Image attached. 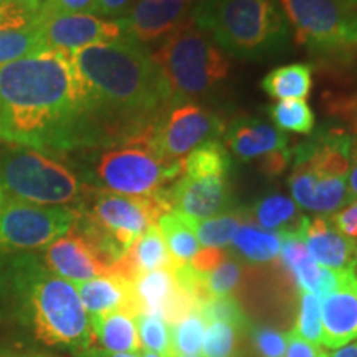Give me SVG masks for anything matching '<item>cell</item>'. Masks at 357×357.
Returning a JSON list of instances; mask_svg holds the SVG:
<instances>
[{"instance_id":"6","label":"cell","mask_w":357,"mask_h":357,"mask_svg":"<svg viewBox=\"0 0 357 357\" xmlns=\"http://www.w3.org/2000/svg\"><path fill=\"white\" fill-rule=\"evenodd\" d=\"M73 208L78 213L75 229L88 236L114 266L151 225L171 212L159 194L131 197L88 185Z\"/></svg>"},{"instance_id":"35","label":"cell","mask_w":357,"mask_h":357,"mask_svg":"<svg viewBox=\"0 0 357 357\" xmlns=\"http://www.w3.org/2000/svg\"><path fill=\"white\" fill-rule=\"evenodd\" d=\"M238 329L223 321H208L205 328L204 357H235L238 349Z\"/></svg>"},{"instance_id":"13","label":"cell","mask_w":357,"mask_h":357,"mask_svg":"<svg viewBox=\"0 0 357 357\" xmlns=\"http://www.w3.org/2000/svg\"><path fill=\"white\" fill-rule=\"evenodd\" d=\"M223 134V144L235 158L245 162L257 160L266 176H280L291 162L288 136L265 119L240 116L229 123Z\"/></svg>"},{"instance_id":"14","label":"cell","mask_w":357,"mask_h":357,"mask_svg":"<svg viewBox=\"0 0 357 357\" xmlns=\"http://www.w3.org/2000/svg\"><path fill=\"white\" fill-rule=\"evenodd\" d=\"M169 211L204 220L234 211V190L230 176H199L181 174L172 184L159 192Z\"/></svg>"},{"instance_id":"54","label":"cell","mask_w":357,"mask_h":357,"mask_svg":"<svg viewBox=\"0 0 357 357\" xmlns=\"http://www.w3.org/2000/svg\"><path fill=\"white\" fill-rule=\"evenodd\" d=\"M178 357H202V356H178Z\"/></svg>"},{"instance_id":"38","label":"cell","mask_w":357,"mask_h":357,"mask_svg":"<svg viewBox=\"0 0 357 357\" xmlns=\"http://www.w3.org/2000/svg\"><path fill=\"white\" fill-rule=\"evenodd\" d=\"M200 312L205 321H223L235 326L238 331L248 328V319L240 306V303L234 296H222V298H211L200 306Z\"/></svg>"},{"instance_id":"2","label":"cell","mask_w":357,"mask_h":357,"mask_svg":"<svg viewBox=\"0 0 357 357\" xmlns=\"http://www.w3.org/2000/svg\"><path fill=\"white\" fill-rule=\"evenodd\" d=\"M79 109L71 53L43 50L0 65V141L68 154Z\"/></svg>"},{"instance_id":"21","label":"cell","mask_w":357,"mask_h":357,"mask_svg":"<svg viewBox=\"0 0 357 357\" xmlns=\"http://www.w3.org/2000/svg\"><path fill=\"white\" fill-rule=\"evenodd\" d=\"M296 235L318 265L334 271H357V242L342 235L328 217H306Z\"/></svg>"},{"instance_id":"23","label":"cell","mask_w":357,"mask_h":357,"mask_svg":"<svg viewBox=\"0 0 357 357\" xmlns=\"http://www.w3.org/2000/svg\"><path fill=\"white\" fill-rule=\"evenodd\" d=\"M79 300L89 318L114 311H128L137 316L131 281L119 275H105L98 278L75 283Z\"/></svg>"},{"instance_id":"15","label":"cell","mask_w":357,"mask_h":357,"mask_svg":"<svg viewBox=\"0 0 357 357\" xmlns=\"http://www.w3.org/2000/svg\"><path fill=\"white\" fill-rule=\"evenodd\" d=\"M43 265L70 283L114 275V265L82 231L71 229L43 248Z\"/></svg>"},{"instance_id":"42","label":"cell","mask_w":357,"mask_h":357,"mask_svg":"<svg viewBox=\"0 0 357 357\" xmlns=\"http://www.w3.org/2000/svg\"><path fill=\"white\" fill-rule=\"evenodd\" d=\"M324 354L326 351L321 349L318 344H312V342L303 339L293 329L287 334V352H284V357H323Z\"/></svg>"},{"instance_id":"31","label":"cell","mask_w":357,"mask_h":357,"mask_svg":"<svg viewBox=\"0 0 357 357\" xmlns=\"http://www.w3.org/2000/svg\"><path fill=\"white\" fill-rule=\"evenodd\" d=\"M231 159L225 144L213 139L195 147L182 159V174L190 177L199 176H230Z\"/></svg>"},{"instance_id":"43","label":"cell","mask_w":357,"mask_h":357,"mask_svg":"<svg viewBox=\"0 0 357 357\" xmlns=\"http://www.w3.org/2000/svg\"><path fill=\"white\" fill-rule=\"evenodd\" d=\"M227 253L220 248H204L192 258L189 265L194 268V270L200 271V273H208L213 268L220 265V263L225 260Z\"/></svg>"},{"instance_id":"40","label":"cell","mask_w":357,"mask_h":357,"mask_svg":"<svg viewBox=\"0 0 357 357\" xmlns=\"http://www.w3.org/2000/svg\"><path fill=\"white\" fill-rule=\"evenodd\" d=\"M96 0H43L40 6V20L52 19L56 15H71V13H89L95 15Z\"/></svg>"},{"instance_id":"20","label":"cell","mask_w":357,"mask_h":357,"mask_svg":"<svg viewBox=\"0 0 357 357\" xmlns=\"http://www.w3.org/2000/svg\"><path fill=\"white\" fill-rule=\"evenodd\" d=\"M323 337L329 349L357 341V271H341L337 287L321 300Z\"/></svg>"},{"instance_id":"11","label":"cell","mask_w":357,"mask_h":357,"mask_svg":"<svg viewBox=\"0 0 357 357\" xmlns=\"http://www.w3.org/2000/svg\"><path fill=\"white\" fill-rule=\"evenodd\" d=\"M73 207H45L8 199L0 208V255L43 250L77 222Z\"/></svg>"},{"instance_id":"33","label":"cell","mask_w":357,"mask_h":357,"mask_svg":"<svg viewBox=\"0 0 357 357\" xmlns=\"http://www.w3.org/2000/svg\"><path fill=\"white\" fill-rule=\"evenodd\" d=\"M268 114L280 131H293L296 134H311L314 131L316 118L312 109L303 100H284L271 105Z\"/></svg>"},{"instance_id":"16","label":"cell","mask_w":357,"mask_h":357,"mask_svg":"<svg viewBox=\"0 0 357 357\" xmlns=\"http://www.w3.org/2000/svg\"><path fill=\"white\" fill-rule=\"evenodd\" d=\"M124 37L121 20H105L89 13L56 15L42 22L43 50L73 53Z\"/></svg>"},{"instance_id":"30","label":"cell","mask_w":357,"mask_h":357,"mask_svg":"<svg viewBox=\"0 0 357 357\" xmlns=\"http://www.w3.org/2000/svg\"><path fill=\"white\" fill-rule=\"evenodd\" d=\"M185 218L192 227V230H194L195 236H197L199 243H202L205 248L222 250L229 247L236 230L247 220V211L245 208H234L231 212L222 213V215L212 218H204V220H195V218L189 217Z\"/></svg>"},{"instance_id":"26","label":"cell","mask_w":357,"mask_h":357,"mask_svg":"<svg viewBox=\"0 0 357 357\" xmlns=\"http://www.w3.org/2000/svg\"><path fill=\"white\" fill-rule=\"evenodd\" d=\"M247 211L250 222L263 230L278 234H296L306 217L300 212L296 202L283 194H268L258 199Z\"/></svg>"},{"instance_id":"55","label":"cell","mask_w":357,"mask_h":357,"mask_svg":"<svg viewBox=\"0 0 357 357\" xmlns=\"http://www.w3.org/2000/svg\"><path fill=\"white\" fill-rule=\"evenodd\" d=\"M323 357H329V354H328V352H326V354H324Z\"/></svg>"},{"instance_id":"39","label":"cell","mask_w":357,"mask_h":357,"mask_svg":"<svg viewBox=\"0 0 357 357\" xmlns=\"http://www.w3.org/2000/svg\"><path fill=\"white\" fill-rule=\"evenodd\" d=\"M253 346L261 357H284L287 352V334L268 326H252Z\"/></svg>"},{"instance_id":"22","label":"cell","mask_w":357,"mask_h":357,"mask_svg":"<svg viewBox=\"0 0 357 357\" xmlns=\"http://www.w3.org/2000/svg\"><path fill=\"white\" fill-rule=\"evenodd\" d=\"M280 266L291 276L293 284L301 293H312L323 300L337 287L341 271L329 270L316 263L296 234H281Z\"/></svg>"},{"instance_id":"3","label":"cell","mask_w":357,"mask_h":357,"mask_svg":"<svg viewBox=\"0 0 357 357\" xmlns=\"http://www.w3.org/2000/svg\"><path fill=\"white\" fill-rule=\"evenodd\" d=\"M0 288L40 342L73 354L93 346L89 316L75 284L52 273L37 255L22 253L3 261Z\"/></svg>"},{"instance_id":"4","label":"cell","mask_w":357,"mask_h":357,"mask_svg":"<svg viewBox=\"0 0 357 357\" xmlns=\"http://www.w3.org/2000/svg\"><path fill=\"white\" fill-rule=\"evenodd\" d=\"M192 20L236 58L273 55L288 40L278 0H195Z\"/></svg>"},{"instance_id":"44","label":"cell","mask_w":357,"mask_h":357,"mask_svg":"<svg viewBox=\"0 0 357 357\" xmlns=\"http://www.w3.org/2000/svg\"><path fill=\"white\" fill-rule=\"evenodd\" d=\"M136 0H96L95 15L96 17H109V19H119L131 10Z\"/></svg>"},{"instance_id":"47","label":"cell","mask_w":357,"mask_h":357,"mask_svg":"<svg viewBox=\"0 0 357 357\" xmlns=\"http://www.w3.org/2000/svg\"><path fill=\"white\" fill-rule=\"evenodd\" d=\"M75 356L77 357H139V354H105V352L93 349V347H89V349L83 352H78V354Z\"/></svg>"},{"instance_id":"1","label":"cell","mask_w":357,"mask_h":357,"mask_svg":"<svg viewBox=\"0 0 357 357\" xmlns=\"http://www.w3.org/2000/svg\"><path fill=\"white\" fill-rule=\"evenodd\" d=\"M82 109L70 153L147 142L159 116L174 105L153 53L124 35L71 53Z\"/></svg>"},{"instance_id":"9","label":"cell","mask_w":357,"mask_h":357,"mask_svg":"<svg viewBox=\"0 0 357 357\" xmlns=\"http://www.w3.org/2000/svg\"><path fill=\"white\" fill-rule=\"evenodd\" d=\"M0 189L20 202L77 207L86 185L79 174L55 154L15 147L0 151Z\"/></svg>"},{"instance_id":"19","label":"cell","mask_w":357,"mask_h":357,"mask_svg":"<svg viewBox=\"0 0 357 357\" xmlns=\"http://www.w3.org/2000/svg\"><path fill=\"white\" fill-rule=\"evenodd\" d=\"M195 0H136L121 24L124 35L146 45L176 32L192 19Z\"/></svg>"},{"instance_id":"46","label":"cell","mask_w":357,"mask_h":357,"mask_svg":"<svg viewBox=\"0 0 357 357\" xmlns=\"http://www.w3.org/2000/svg\"><path fill=\"white\" fill-rule=\"evenodd\" d=\"M339 105L341 106L337 108V113L344 116L347 121L351 123L352 131L357 134V98H352V100L344 102H339Z\"/></svg>"},{"instance_id":"25","label":"cell","mask_w":357,"mask_h":357,"mask_svg":"<svg viewBox=\"0 0 357 357\" xmlns=\"http://www.w3.org/2000/svg\"><path fill=\"white\" fill-rule=\"evenodd\" d=\"M176 261L169 253L166 240L160 234L158 223L151 225L121 260L116 263L114 275L132 281L137 275L160 268H176Z\"/></svg>"},{"instance_id":"24","label":"cell","mask_w":357,"mask_h":357,"mask_svg":"<svg viewBox=\"0 0 357 357\" xmlns=\"http://www.w3.org/2000/svg\"><path fill=\"white\" fill-rule=\"evenodd\" d=\"M93 349L105 354H139L142 351L136 316L128 311H114L89 318Z\"/></svg>"},{"instance_id":"45","label":"cell","mask_w":357,"mask_h":357,"mask_svg":"<svg viewBox=\"0 0 357 357\" xmlns=\"http://www.w3.org/2000/svg\"><path fill=\"white\" fill-rule=\"evenodd\" d=\"M347 187L351 195L357 199V136L351 137L349 147V172H347Z\"/></svg>"},{"instance_id":"7","label":"cell","mask_w":357,"mask_h":357,"mask_svg":"<svg viewBox=\"0 0 357 357\" xmlns=\"http://www.w3.org/2000/svg\"><path fill=\"white\" fill-rule=\"evenodd\" d=\"M83 184L111 194L154 197L182 174L181 160H164L147 142L105 147L79 153Z\"/></svg>"},{"instance_id":"12","label":"cell","mask_w":357,"mask_h":357,"mask_svg":"<svg viewBox=\"0 0 357 357\" xmlns=\"http://www.w3.org/2000/svg\"><path fill=\"white\" fill-rule=\"evenodd\" d=\"M225 128L215 111L199 102H174L159 116L147 144L164 160H181L195 147L218 139Z\"/></svg>"},{"instance_id":"50","label":"cell","mask_w":357,"mask_h":357,"mask_svg":"<svg viewBox=\"0 0 357 357\" xmlns=\"http://www.w3.org/2000/svg\"><path fill=\"white\" fill-rule=\"evenodd\" d=\"M0 357H48L42 354H17V352H2L0 351Z\"/></svg>"},{"instance_id":"49","label":"cell","mask_w":357,"mask_h":357,"mask_svg":"<svg viewBox=\"0 0 357 357\" xmlns=\"http://www.w3.org/2000/svg\"><path fill=\"white\" fill-rule=\"evenodd\" d=\"M347 10H349V15L352 22H354L356 29H357V0H346Z\"/></svg>"},{"instance_id":"48","label":"cell","mask_w":357,"mask_h":357,"mask_svg":"<svg viewBox=\"0 0 357 357\" xmlns=\"http://www.w3.org/2000/svg\"><path fill=\"white\" fill-rule=\"evenodd\" d=\"M329 357H357V341L351 342V344L347 346H342L339 347L333 352V354H329Z\"/></svg>"},{"instance_id":"28","label":"cell","mask_w":357,"mask_h":357,"mask_svg":"<svg viewBox=\"0 0 357 357\" xmlns=\"http://www.w3.org/2000/svg\"><path fill=\"white\" fill-rule=\"evenodd\" d=\"M261 89L273 100H305L312 86V68L306 63H293L271 70L261 79Z\"/></svg>"},{"instance_id":"8","label":"cell","mask_w":357,"mask_h":357,"mask_svg":"<svg viewBox=\"0 0 357 357\" xmlns=\"http://www.w3.org/2000/svg\"><path fill=\"white\" fill-rule=\"evenodd\" d=\"M153 56L176 102L211 95L230 73L225 52L192 19L166 37Z\"/></svg>"},{"instance_id":"10","label":"cell","mask_w":357,"mask_h":357,"mask_svg":"<svg viewBox=\"0 0 357 357\" xmlns=\"http://www.w3.org/2000/svg\"><path fill=\"white\" fill-rule=\"evenodd\" d=\"M298 45L319 53L357 45V29L346 0H280Z\"/></svg>"},{"instance_id":"34","label":"cell","mask_w":357,"mask_h":357,"mask_svg":"<svg viewBox=\"0 0 357 357\" xmlns=\"http://www.w3.org/2000/svg\"><path fill=\"white\" fill-rule=\"evenodd\" d=\"M137 333L142 351L155 352L162 357H172L171 347V326L159 316L137 314Z\"/></svg>"},{"instance_id":"36","label":"cell","mask_w":357,"mask_h":357,"mask_svg":"<svg viewBox=\"0 0 357 357\" xmlns=\"http://www.w3.org/2000/svg\"><path fill=\"white\" fill-rule=\"evenodd\" d=\"M202 275L208 298L231 296V293L238 288L240 281H242L243 266L238 260L227 255L220 265L213 268L208 273Z\"/></svg>"},{"instance_id":"5","label":"cell","mask_w":357,"mask_h":357,"mask_svg":"<svg viewBox=\"0 0 357 357\" xmlns=\"http://www.w3.org/2000/svg\"><path fill=\"white\" fill-rule=\"evenodd\" d=\"M351 137L341 129H323L291 147L288 185L298 207L333 215L354 200L347 187Z\"/></svg>"},{"instance_id":"53","label":"cell","mask_w":357,"mask_h":357,"mask_svg":"<svg viewBox=\"0 0 357 357\" xmlns=\"http://www.w3.org/2000/svg\"><path fill=\"white\" fill-rule=\"evenodd\" d=\"M7 2H12V0H0V6H2V3H7Z\"/></svg>"},{"instance_id":"51","label":"cell","mask_w":357,"mask_h":357,"mask_svg":"<svg viewBox=\"0 0 357 357\" xmlns=\"http://www.w3.org/2000/svg\"><path fill=\"white\" fill-rule=\"evenodd\" d=\"M139 357H162V356L155 354V352H149V351H141V352H139Z\"/></svg>"},{"instance_id":"37","label":"cell","mask_w":357,"mask_h":357,"mask_svg":"<svg viewBox=\"0 0 357 357\" xmlns=\"http://www.w3.org/2000/svg\"><path fill=\"white\" fill-rule=\"evenodd\" d=\"M293 331L303 339L321 346L323 337V321H321V300L312 293H301L296 321Z\"/></svg>"},{"instance_id":"17","label":"cell","mask_w":357,"mask_h":357,"mask_svg":"<svg viewBox=\"0 0 357 357\" xmlns=\"http://www.w3.org/2000/svg\"><path fill=\"white\" fill-rule=\"evenodd\" d=\"M174 271L176 268H160L137 275L131 281L139 314L159 316L171 326L192 311H199L197 303L178 288Z\"/></svg>"},{"instance_id":"41","label":"cell","mask_w":357,"mask_h":357,"mask_svg":"<svg viewBox=\"0 0 357 357\" xmlns=\"http://www.w3.org/2000/svg\"><path fill=\"white\" fill-rule=\"evenodd\" d=\"M329 220L342 235L357 240V199L351 200L341 211L334 212Z\"/></svg>"},{"instance_id":"52","label":"cell","mask_w":357,"mask_h":357,"mask_svg":"<svg viewBox=\"0 0 357 357\" xmlns=\"http://www.w3.org/2000/svg\"><path fill=\"white\" fill-rule=\"evenodd\" d=\"M7 200H8V197H7V195H6V194H3V190H2V189H0V208H2V207H3V205H6V204H7Z\"/></svg>"},{"instance_id":"32","label":"cell","mask_w":357,"mask_h":357,"mask_svg":"<svg viewBox=\"0 0 357 357\" xmlns=\"http://www.w3.org/2000/svg\"><path fill=\"white\" fill-rule=\"evenodd\" d=\"M207 321L200 311H192L185 318L171 324L172 357L199 356L202 352V342Z\"/></svg>"},{"instance_id":"29","label":"cell","mask_w":357,"mask_h":357,"mask_svg":"<svg viewBox=\"0 0 357 357\" xmlns=\"http://www.w3.org/2000/svg\"><path fill=\"white\" fill-rule=\"evenodd\" d=\"M158 227L164 240H166L167 250L176 265L190 263L192 258L200 252L197 236H195L187 218L181 213L174 211L164 213L158 220Z\"/></svg>"},{"instance_id":"18","label":"cell","mask_w":357,"mask_h":357,"mask_svg":"<svg viewBox=\"0 0 357 357\" xmlns=\"http://www.w3.org/2000/svg\"><path fill=\"white\" fill-rule=\"evenodd\" d=\"M43 0H12L0 6V65L43 52L40 6Z\"/></svg>"},{"instance_id":"27","label":"cell","mask_w":357,"mask_h":357,"mask_svg":"<svg viewBox=\"0 0 357 357\" xmlns=\"http://www.w3.org/2000/svg\"><path fill=\"white\" fill-rule=\"evenodd\" d=\"M283 235L278 231H268L250 222L248 217L231 240V248L242 260L250 265H266L280 257Z\"/></svg>"}]
</instances>
